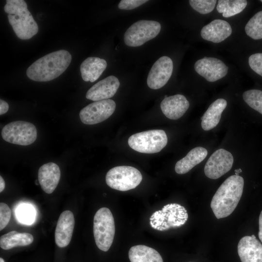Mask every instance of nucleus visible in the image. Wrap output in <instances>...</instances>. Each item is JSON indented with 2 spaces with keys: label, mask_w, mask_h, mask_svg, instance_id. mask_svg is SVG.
I'll use <instances>...</instances> for the list:
<instances>
[{
  "label": "nucleus",
  "mask_w": 262,
  "mask_h": 262,
  "mask_svg": "<svg viewBox=\"0 0 262 262\" xmlns=\"http://www.w3.org/2000/svg\"><path fill=\"white\" fill-rule=\"evenodd\" d=\"M244 180L239 175L228 178L213 196L211 208L217 219L229 216L236 208L243 194Z\"/></svg>",
  "instance_id": "obj_1"
},
{
  "label": "nucleus",
  "mask_w": 262,
  "mask_h": 262,
  "mask_svg": "<svg viewBox=\"0 0 262 262\" xmlns=\"http://www.w3.org/2000/svg\"><path fill=\"white\" fill-rule=\"evenodd\" d=\"M72 56L66 50L61 49L49 53L33 63L26 71L31 80L48 82L61 75L71 63Z\"/></svg>",
  "instance_id": "obj_2"
},
{
  "label": "nucleus",
  "mask_w": 262,
  "mask_h": 262,
  "mask_svg": "<svg viewBox=\"0 0 262 262\" xmlns=\"http://www.w3.org/2000/svg\"><path fill=\"white\" fill-rule=\"evenodd\" d=\"M4 10L16 36L22 40L31 38L38 32V27L27 4L23 0H7Z\"/></svg>",
  "instance_id": "obj_3"
},
{
  "label": "nucleus",
  "mask_w": 262,
  "mask_h": 262,
  "mask_svg": "<svg viewBox=\"0 0 262 262\" xmlns=\"http://www.w3.org/2000/svg\"><path fill=\"white\" fill-rule=\"evenodd\" d=\"M188 218L187 210L183 206L170 203L153 213L149 219L150 225L155 229L165 231L181 227Z\"/></svg>",
  "instance_id": "obj_4"
},
{
  "label": "nucleus",
  "mask_w": 262,
  "mask_h": 262,
  "mask_svg": "<svg viewBox=\"0 0 262 262\" xmlns=\"http://www.w3.org/2000/svg\"><path fill=\"white\" fill-rule=\"evenodd\" d=\"M93 233L98 247L103 251H107L112 245L115 234L114 218L108 208H100L96 213L94 217Z\"/></svg>",
  "instance_id": "obj_5"
},
{
  "label": "nucleus",
  "mask_w": 262,
  "mask_h": 262,
  "mask_svg": "<svg viewBox=\"0 0 262 262\" xmlns=\"http://www.w3.org/2000/svg\"><path fill=\"white\" fill-rule=\"evenodd\" d=\"M128 142L130 147L136 151L143 153H155L166 146L167 136L164 130H149L132 135Z\"/></svg>",
  "instance_id": "obj_6"
},
{
  "label": "nucleus",
  "mask_w": 262,
  "mask_h": 262,
  "mask_svg": "<svg viewBox=\"0 0 262 262\" xmlns=\"http://www.w3.org/2000/svg\"><path fill=\"white\" fill-rule=\"evenodd\" d=\"M106 182L112 189L126 191L136 188L142 180L141 172L130 166H118L110 169L106 175Z\"/></svg>",
  "instance_id": "obj_7"
},
{
  "label": "nucleus",
  "mask_w": 262,
  "mask_h": 262,
  "mask_svg": "<svg viewBox=\"0 0 262 262\" xmlns=\"http://www.w3.org/2000/svg\"><path fill=\"white\" fill-rule=\"evenodd\" d=\"M161 26L153 20H141L132 24L124 35L125 44L129 47H139L155 38L160 33Z\"/></svg>",
  "instance_id": "obj_8"
},
{
  "label": "nucleus",
  "mask_w": 262,
  "mask_h": 262,
  "mask_svg": "<svg viewBox=\"0 0 262 262\" xmlns=\"http://www.w3.org/2000/svg\"><path fill=\"white\" fill-rule=\"evenodd\" d=\"M1 136L5 141L21 146L33 143L37 138V130L31 123L16 121L6 125L2 129Z\"/></svg>",
  "instance_id": "obj_9"
},
{
  "label": "nucleus",
  "mask_w": 262,
  "mask_h": 262,
  "mask_svg": "<svg viewBox=\"0 0 262 262\" xmlns=\"http://www.w3.org/2000/svg\"><path fill=\"white\" fill-rule=\"evenodd\" d=\"M116 104L110 99L92 102L82 108L79 114L81 121L85 124L93 125L108 118L114 112Z\"/></svg>",
  "instance_id": "obj_10"
},
{
  "label": "nucleus",
  "mask_w": 262,
  "mask_h": 262,
  "mask_svg": "<svg viewBox=\"0 0 262 262\" xmlns=\"http://www.w3.org/2000/svg\"><path fill=\"white\" fill-rule=\"evenodd\" d=\"M233 161V157L230 152L223 148L217 149L207 161L204 173L211 179H217L231 169Z\"/></svg>",
  "instance_id": "obj_11"
},
{
  "label": "nucleus",
  "mask_w": 262,
  "mask_h": 262,
  "mask_svg": "<svg viewBox=\"0 0 262 262\" xmlns=\"http://www.w3.org/2000/svg\"><path fill=\"white\" fill-rule=\"evenodd\" d=\"M173 70V63L170 58L164 56L153 65L147 78L148 86L153 89L163 87L170 78Z\"/></svg>",
  "instance_id": "obj_12"
},
{
  "label": "nucleus",
  "mask_w": 262,
  "mask_h": 262,
  "mask_svg": "<svg viewBox=\"0 0 262 262\" xmlns=\"http://www.w3.org/2000/svg\"><path fill=\"white\" fill-rule=\"evenodd\" d=\"M195 71L210 82H215L228 73V67L220 60L204 57L196 61L194 65Z\"/></svg>",
  "instance_id": "obj_13"
},
{
  "label": "nucleus",
  "mask_w": 262,
  "mask_h": 262,
  "mask_svg": "<svg viewBox=\"0 0 262 262\" xmlns=\"http://www.w3.org/2000/svg\"><path fill=\"white\" fill-rule=\"evenodd\" d=\"M119 85L116 77L109 76L92 86L87 91L86 98L94 101L109 99L115 95Z\"/></svg>",
  "instance_id": "obj_14"
},
{
  "label": "nucleus",
  "mask_w": 262,
  "mask_h": 262,
  "mask_svg": "<svg viewBox=\"0 0 262 262\" xmlns=\"http://www.w3.org/2000/svg\"><path fill=\"white\" fill-rule=\"evenodd\" d=\"M237 250L241 262H262V244L254 235L242 237Z\"/></svg>",
  "instance_id": "obj_15"
},
{
  "label": "nucleus",
  "mask_w": 262,
  "mask_h": 262,
  "mask_svg": "<svg viewBox=\"0 0 262 262\" xmlns=\"http://www.w3.org/2000/svg\"><path fill=\"white\" fill-rule=\"evenodd\" d=\"M75 225L73 213L70 211L61 213L58 220L55 231V241L60 247H65L69 244Z\"/></svg>",
  "instance_id": "obj_16"
},
{
  "label": "nucleus",
  "mask_w": 262,
  "mask_h": 262,
  "mask_svg": "<svg viewBox=\"0 0 262 262\" xmlns=\"http://www.w3.org/2000/svg\"><path fill=\"white\" fill-rule=\"evenodd\" d=\"M189 102L182 95L165 97L161 103V109L166 117L172 120L180 118L189 107Z\"/></svg>",
  "instance_id": "obj_17"
},
{
  "label": "nucleus",
  "mask_w": 262,
  "mask_h": 262,
  "mask_svg": "<svg viewBox=\"0 0 262 262\" xmlns=\"http://www.w3.org/2000/svg\"><path fill=\"white\" fill-rule=\"evenodd\" d=\"M61 177L59 167L50 162L40 166L38 172V180L42 190L51 194L57 187Z\"/></svg>",
  "instance_id": "obj_18"
},
{
  "label": "nucleus",
  "mask_w": 262,
  "mask_h": 262,
  "mask_svg": "<svg viewBox=\"0 0 262 262\" xmlns=\"http://www.w3.org/2000/svg\"><path fill=\"white\" fill-rule=\"evenodd\" d=\"M231 33L230 24L225 20L217 19L204 26L200 35L204 40L218 43L227 38Z\"/></svg>",
  "instance_id": "obj_19"
},
{
  "label": "nucleus",
  "mask_w": 262,
  "mask_h": 262,
  "mask_svg": "<svg viewBox=\"0 0 262 262\" xmlns=\"http://www.w3.org/2000/svg\"><path fill=\"white\" fill-rule=\"evenodd\" d=\"M107 62L97 57H89L80 66L82 79L85 82H94L97 80L107 67Z\"/></svg>",
  "instance_id": "obj_20"
},
{
  "label": "nucleus",
  "mask_w": 262,
  "mask_h": 262,
  "mask_svg": "<svg viewBox=\"0 0 262 262\" xmlns=\"http://www.w3.org/2000/svg\"><path fill=\"white\" fill-rule=\"evenodd\" d=\"M207 154V150L203 147H197L193 148L184 157L176 163L175 166V172L178 174L187 173L203 161Z\"/></svg>",
  "instance_id": "obj_21"
},
{
  "label": "nucleus",
  "mask_w": 262,
  "mask_h": 262,
  "mask_svg": "<svg viewBox=\"0 0 262 262\" xmlns=\"http://www.w3.org/2000/svg\"><path fill=\"white\" fill-rule=\"evenodd\" d=\"M227 105V102L223 98L217 99L210 105L201 117V125L204 131L212 130L218 125Z\"/></svg>",
  "instance_id": "obj_22"
},
{
  "label": "nucleus",
  "mask_w": 262,
  "mask_h": 262,
  "mask_svg": "<svg viewBox=\"0 0 262 262\" xmlns=\"http://www.w3.org/2000/svg\"><path fill=\"white\" fill-rule=\"evenodd\" d=\"M128 255L131 262H163L162 256L157 250L145 245L131 247Z\"/></svg>",
  "instance_id": "obj_23"
},
{
  "label": "nucleus",
  "mask_w": 262,
  "mask_h": 262,
  "mask_svg": "<svg viewBox=\"0 0 262 262\" xmlns=\"http://www.w3.org/2000/svg\"><path fill=\"white\" fill-rule=\"evenodd\" d=\"M33 241V236L29 233H20L13 230L0 237V246L4 250L17 246H24L30 245Z\"/></svg>",
  "instance_id": "obj_24"
},
{
  "label": "nucleus",
  "mask_w": 262,
  "mask_h": 262,
  "mask_svg": "<svg viewBox=\"0 0 262 262\" xmlns=\"http://www.w3.org/2000/svg\"><path fill=\"white\" fill-rule=\"evenodd\" d=\"M247 4L246 0H219L216 9L223 17H229L241 13Z\"/></svg>",
  "instance_id": "obj_25"
},
{
  "label": "nucleus",
  "mask_w": 262,
  "mask_h": 262,
  "mask_svg": "<svg viewBox=\"0 0 262 262\" xmlns=\"http://www.w3.org/2000/svg\"><path fill=\"white\" fill-rule=\"evenodd\" d=\"M245 31L254 40L262 39V11L255 14L247 22Z\"/></svg>",
  "instance_id": "obj_26"
},
{
  "label": "nucleus",
  "mask_w": 262,
  "mask_h": 262,
  "mask_svg": "<svg viewBox=\"0 0 262 262\" xmlns=\"http://www.w3.org/2000/svg\"><path fill=\"white\" fill-rule=\"evenodd\" d=\"M244 100L252 109L262 114V91L251 89L243 94Z\"/></svg>",
  "instance_id": "obj_27"
},
{
  "label": "nucleus",
  "mask_w": 262,
  "mask_h": 262,
  "mask_svg": "<svg viewBox=\"0 0 262 262\" xmlns=\"http://www.w3.org/2000/svg\"><path fill=\"white\" fill-rule=\"evenodd\" d=\"M17 218L23 224L33 223L35 217V211L32 206L28 204L20 205L16 211Z\"/></svg>",
  "instance_id": "obj_28"
},
{
  "label": "nucleus",
  "mask_w": 262,
  "mask_h": 262,
  "mask_svg": "<svg viewBox=\"0 0 262 262\" xmlns=\"http://www.w3.org/2000/svg\"><path fill=\"white\" fill-rule=\"evenodd\" d=\"M189 4L194 10L201 14L211 12L214 8L216 0H190Z\"/></svg>",
  "instance_id": "obj_29"
},
{
  "label": "nucleus",
  "mask_w": 262,
  "mask_h": 262,
  "mask_svg": "<svg viewBox=\"0 0 262 262\" xmlns=\"http://www.w3.org/2000/svg\"><path fill=\"white\" fill-rule=\"evenodd\" d=\"M248 64L254 72L262 76V53L250 55L248 58Z\"/></svg>",
  "instance_id": "obj_30"
},
{
  "label": "nucleus",
  "mask_w": 262,
  "mask_h": 262,
  "mask_svg": "<svg viewBox=\"0 0 262 262\" xmlns=\"http://www.w3.org/2000/svg\"><path fill=\"white\" fill-rule=\"evenodd\" d=\"M11 210L5 203H0V230L3 229L8 224L11 218Z\"/></svg>",
  "instance_id": "obj_31"
},
{
  "label": "nucleus",
  "mask_w": 262,
  "mask_h": 262,
  "mask_svg": "<svg viewBox=\"0 0 262 262\" xmlns=\"http://www.w3.org/2000/svg\"><path fill=\"white\" fill-rule=\"evenodd\" d=\"M147 0H121L118 4V8L122 10H131L146 3Z\"/></svg>",
  "instance_id": "obj_32"
},
{
  "label": "nucleus",
  "mask_w": 262,
  "mask_h": 262,
  "mask_svg": "<svg viewBox=\"0 0 262 262\" xmlns=\"http://www.w3.org/2000/svg\"><path fill=\"white\" fill-rule=\"evenodd\" d=\"M9 109L8 104L2 99L0 100V115L6 113Z\"/></svg>",
  "instance_id": "obj_33"
},
{
  "label": "nucleus",
  "mask_w": 262,
  "mask_h": 262,
  "mask_svg": "<svg viewBox=\"0 0 262 262\" xmlns=\"http://www.w3.org/2000/svg\"><path fill=\"white\" fill-rule=\"evenodd\" d=\"M259 231L258 236L260 240L262 243V211H261L259 219Z\"/></svg>",
  "instance_id": "obj_34"
},
{
  "label": "nucleus",
  "mask_w": 262,
  "mask_h": 262,
  "mask_svg": "<svg viewBox=\"0 0 262 262\" xmlns=\"http://www.w3.org/2000/svg\"><path fill=\"white\" fill-rule=\"evenodd\" d=\"M5 187V181L2 177L0 176V192H2L4 189Z\"/></svg>",
  "instance_id": "obj_35"
},
{
  "label": "nucleus",
  "mask_w": 262,
  "mask_h": 262,
  "mask_svg": "<svg viewBox=\"0 0 262 262\" xmlns=\"http://www.w3.org/2000/svg\"><path fill=\"white\" fill-rule=\"evenodd\" d=\"M236 175H238V174L242 172V170L241 169H238L235 170Z\"/></svg>",
  "instance_id": "obj_36"
},
{
  "label": "nucleus",
  "mask_w": 262,
  "mask_h": 262,
  "mask_svg": "<svg viewBox=\"0 0 262 262\" xmlns=\"http://www.w3.org/2000/svg\"><path fill=\"white\" fill-rule=\"evenodd\" d=\"M0 262H5L4 260L1 257L0 258Z\"/></svg>",
  "instance_id": "obj_37"
},
{
  "label": "nucleus",
  "mask_w": 262,
  "mask_h": 262,
  "mask_svg": "<svg viewBox=\"0 0 262 262\" xmlns=\"http://www.w3.org/2000/svg\"><path fill=\"white\" fill-rule=\"evenodd\" d=\"M260 1L262 2V0H261Z\"/></svg>",
  "instance_id": "obj_38"
}]
</instances>
